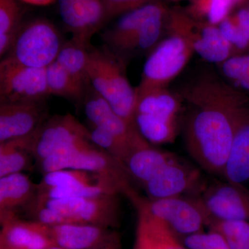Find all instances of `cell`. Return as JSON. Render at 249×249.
Returning <instances> with one entry per match:
<instances>
[{
  "instance_id": "obj_17",
  "label": "cell",
  "mask_w": 249,
  "mask_h": 249,
  "mask_svg": "<svg viewBox=\"0 0 249 249\" xmlns=\"http://www.w3.org/2000/svg\"><path fill=\"white\" fill-rule=\"evenodd\" d=\"M62 22L72 38L90 45V40L106 21L103 0H58Z\"/></svg>"
},
{
  "instance_id": "obj_37",
  "label": "cell",
  "mask_w": 249,
  "mask_h": 249,
  "mask_svg": "<svg viewBox=\"0 0 249 249\" xmlns=\"http://www.w3.org/2000/svg\"><path fill=\"white\" fill-rule=\"evenodd\" d=\"M89 249H123L120 234L111 230L102 242Z\"/></svg>"
},
{
  "instance_id": "obj_16",
  "label": "cell",
  "mask_w": 249,
  "mask_h": 249,
  "mask_svg": "<svg viewBox=\"0 0 249 249\" xmlns=\"http://www.w3.org/2000/svg\"><path fill=\"white\" fill-rule=\"evenodd\" d=\"M84 111L90 126L99 127L117 137L135 150L149 143L138 129L126 122L89 86L83 98Z\"/></svg>"
},
{
  "instance_id": "obj_6",
  "label": "cell",
  "mask_w": 249,
  "mask_h": 249,
  "mask_svg": "<svg viewBox=\"0 0 249 249\" xmlns=\"http://www.w3.org/2000/svg\"><path fill=\"white\" fill-rule=\"evenodd\" d=\"M105 194H124L131 201L137 196L107 175L86 170L65 169L45 174L37 184L35 199L89 197Z\"/></svg>"
},
{
  "instance_id": "obj_5",
  "label": "cell",
  "mask_w": 249,
  "mask_h": 249,
  "mask_svg": "<svg viewBox=\"0 0 249 249\" xmlns=\"http://www.w3.org/2000/svg\"><path fill=\"white\" fill-rule=\"evenodd\" d=\"M183 98L168 88L153 90L137 98L134 121L139 133L151 145L175 142Z\"/></svg>"
},
{
  "instance_id": "obj_2",
  "label": "cell",
  "mask_w": 249,
  "mask_h": 249,
  "mask_svg": "<svg viewBox=\"0 0 249 249\" xmlns=\"http://www.w3.org/2000/svg\"><path fill=\"white\" fill-rule=\"evenodd\" d=\"M168 11L155 0L122 15L101 36L104 48L124 62L134 54L150 53L166 30Z\"/></svg>"
},
{
  "instance_id": "obj_31",
  "label": "cell",
  "mask_w": 249,
  "mask_h": 249,
  "mask_svg": "<svg viewBox=\"0 0 249 249\" xmlns=\"http://www.w3.org/2000/svg\"><path fill=\"white\" fill-rule=\"evenodd\" d=\"M89 130L90 139L96 146L124 165V162L133 152L130 147L104 129L90 126Z\"/></svg>"
},
{
  "instance_id": "obj_25",
  "label": "cell",
  "mask_w": 249,
  "mask_h": 249,
  "mask_svg": "<svg viewBox=\"0 0 249 249\" xmlns=\"http://www.w3.org/2000/svg\"><path fill=\"white\" fill-rule=\"evenodd\" d=\"M90 45L71 38L65 42L56 61L75 79L85 86H89L88 67Z\"/></svg>"
},
{
  "instance_id": "obj_21",
  "label": "cell",
  "mask_w": 249,
  "mask_h": 249,
  "mask_svg": "<svg viewBox=\"0 0 249 249\" xmlns=\"http://www.w3.org/2000/svg\"><path fill=\"white\" fill-rule=\"evenodd\" d=\"M111 230L91 224L48 225V234L53 245L64 249L92 248L102 242Z\"/></svg>"
},
{
  "instance_id": "obj_39",
  "label": "cell",
  "mask_w": 249,
  "mask_h": 249,
  "mask_svg": "<svg viewBox=\"0 0 249 249\" xmlns=\"http://www.w3.org/2000/svg\"><path fill=\"white\" fill-rule=\"evenodd\" d=\"M237 88H240L241 89L249 91V76L242 78L235 83H232Z\"/></svg>"
},
{
  "instance_id": "obj_27",
  "label": "cell",
  "mask_w": 249,
  "mask_h": 249,
  "mask_svg": "<svg viewBox=\"0 0 249 249\" xmlns=\"http://www.w3.org/2000/svg\"><path fill=\"white\" fill-rule=\"evenodd\" d=\"M218 27L236 54L249 47L248 7L241 8L235 14L228 16Z\"/></svg>"
},
{
  "instance_id": "obj_15",
  "label": "cell",
  "mask_w": 249,
  "mask_h": 249,
  "mask_svg": "<svg viewBox=\"0 0 249 249\" xmlns=\"http://www.w3.org/2000/svg\"><path fill=\"white\" fill-rule=\"evenodd\" d=\"M204 183L198 168L178 158L165 166L143 187L149 199H160L190 193L196 196Z\"/></svg>"
},
{
  "instance_id": "obj_13",
  "label": "cell",
  "mask_w": 249,
  "mask_h": 249,
  "mask_svg": "<svg viewBox=\"0 0 249 249\" xmlns=\"http://www.w3.org/2000/svg\"><path fill=\"white\" fill-rule=\"evenodd\" d=\"M49 96L46 69L0 62V103L42 101Z\"/></svg>"
},
{
  "instance_id": "obj_1",
  "label": "cell",
  "mask_w": 249,
  "mask_h": 249,
  "mask_svg": "<svg viewBox=\"0 0 249 249\" xmlns=\"http://www.w3.org/2000/svg\"><path fill=\"white\" fill-rule=\"evenodd\" d=\"M192 106L183 127L187 151L205 171L222 177L233 137L234 114L247 96L212 73L178 93Z\"/></svg>"
},
{
  "instance_id": "obj_40",
  "label": "cell",
  "mask_w": 249,
  "mask_h": 249,
  "mask_svg": "<svg viewBox=\"0 0 249 249\" xmlns=\"http://www.w3.org/2000/svg\"><path fill=\"white\" fill-rule=\"evenodd\" d=\"M247 0H235L236 7L240 6L241 5L245 4Z\"/></svg>"
},
{
  "instance_id": "obj_33",
  "label": "cell",
  "mask_w": 249,
  "mask_h": 249,
  "mask_svg": "<svg viewBox=\"0 0 249 249\" xmlns=\"http://www.w3.org/2000/svg\"><path fill=\"white\" fill-rule=\"evenodd\" d=\"M181 241L187 249H230L223 236L211 229L186 236Z\"/></svg>"
},
{
  "instance_id": "obj_19",
  "label": "cell",
  "mask_w": 249,
  "mask_h": 249,
  "mask_svg": "<svg viewBox=\"0 0 249 249\" xmlns=\"http://www.w3.org/2000/svg\"><path fill=\"white\" fill-rule=\"evenodd\" d=\"M222 177L227 182L242 186L249 180V100L247 96L234 114L233 137Z\"/></svg>"
},
{
  "instance_id": "obj_14",
  "label": "cell",
  "mask_w": 249,
  "mask_h": 249,
  "mask_svg": "<svg viewBox=\"0 0 249 249\" xmlns=\"http://www.w3.org/2000/svg\"><path fill=\"white\" fill-rule=\"evenodd\" d=\"M197 197L210 219L249 222V193L242 186L227 182L204 183Z\"/></svg>"
},
{
  "instance_id": "obj_24",
  "label": "cell",
  "mask_w": 249,
  "mask_h": 249,
  "mask_svg": "<svg viewBox=\"0 0 249 249\" xmlns=\"http://www.w3.org/2000/svg\"><path fill=\"white\" fill-rule=\"evenodd\" d=\"M31 134L0 142V178L22 173L31 166L33 159L35 160L31 149Z\"/></svg>"
},
{
  "instance_id": "obj_32",
  "label": "cell",
  "mask_w": 249,
  "mask_h": 249,
  "mask_svg": "<svg viewBox=\"0 0 249 249\" xmlns=\"http://www.w3.org/2000/svg\"><path fill=\"white\" fill-rule=\"evenodd\" d=\"M22 24L17 0H0V35L16 37Z\"/></svg>"
},
{
  "instance_id": "obj_35",
  "label": "cell",
  "mask_w": 249,
  "mask_h": 249,
  "mask_svg": "<svg viewBox=\"0 0 249 249\" xmlns=\"http://www.w3.org/2000/svg\"><path fill=\"white\" fill-rule=\"evenodd\" d=\"M106 9V21L129 12L155 0H103Z\"/></svg>"
},
{
  "instance_id": "obj_12",
  "label": "cell",
  "mask_w": 249,
  "mask_h": 249,
  "mask_svg": "<svg viewBox=\"0 0 249 249\" xmlns=\"http://www.w3.org/2000/svg\"><path fill=\"white\" fill-rule=\"evenodd\" d=\"M88 140L89 128L67 114L47 119L31 134V149L39 163L55 152Z\"/></svg>"
},
{
  "instance_id": "obj_30",
  "label": "cell",
  "mask_w": 249,
  "mask_h": 249,
  "mask_svg": "<svg viewBox=\"0 0 249 249\" xmlns=\"http://www.w3.org/2000/svg\"><path fill=\"white\" fill-rule=\"evenodd\" d=\"M137 209L138 215L145 222L156 249H187L181 240L164 223L152 217L142 206H138Z\"/></svg>"
},
{
  "instance_id": "obj_3",
  "label": "cell",
  "mask_w": 249,
  "mask_h": 249,
  "mask_svg": "<svg viewBox=\"0 0 249 249\" xmlns=\"http://www.w3.org/2000/svg\"><path fill=\"white\" fill-rule=\"evenodd\" d=\"M119 195L105 194L89 197L37 199L29 205L33 220L47 225L91 224L107 229L119 226Z\"/></svg>"
},
{
  "instance_id": "obj_29",
  "label": "cell",
  "mask_w": 249,
  "mask_h": 249,
  "mask_svg": "<svg viewBox=\"0 0 249 249\" xmlns=\"http://www.w3.org/2000/svg\"><path fill=\"white\" fill-rule=\"evenodd\" d=\"M208 227L220 233L230 249H249V222L211 219Z\"/></svg>"
},
{
  "instance_id": "obj_23",
  "label": "cell",
  "mask_w": 249,
  "mask_h": 249,
  "mask_svg": "<svg viewBox=\"0 0 249 249\" xmlns=\"http://www.w3.org/2000/svg\"><path fill=\"white\" fill-rule=\"evenodd\" d=\"M37 193V185L25 174H11L0 178V216L16 214V210L29 206Z\"/></svg>"
},
{
  "instance_id": "obj_11",
  "label": "cell",
  "mask_w": 249,
  "mask_h": 249,
  "mask_svg": "<svg viewBox=\"0 0 249 249\" xmlns=\"http://www.w3.org/2000/svg\"><path fill=\"white\" fill-rule=\"evenodd\" d=\"M142 206L152 217L164 223L181 240L204 231L209 216L200 201L194 196H182L160 199H144L135 205Z\"/></svg>"
},
{
  "instance_id": "obj_41",
  "label": "cell",
  "mask_w": 249,
  "mask_h": 249,
  "mask_svg": "<svg viewBox=\"0 0 249 249\" xmlns=\"http://www.w3.org/2000/svg\"><path fill=\"white\" fill-rule=\"evenodd\" d=\"M47 249H64L62 248H60V247H57V246H52V247H51L50 248Z\"/></svg>"
},
{
  "instance_id": "obj_10",
  "label": "cell",
  "mask_w": 249,
  "mask_h": 249,
  "mask_svg": "<svg viewBox=\"0 0 249 249\" xmlns=\"http://www.w3.org/2000/svg\"><path fill=\"white\" fill-rule=\"evenodd\" d=\"M166 30L182 35L205 61L217 65L236 55L233 47L223 36L218 25L197 20L190 16L186 9H169Z\"/></svg>"
},
{
  "instance_id": "obj_22",
  "label": "cell",
  "mask_w": 249,
  "mask_h": 249,
  "mask_svg": "<svg viewBox=\"0 0 249 249\" xmlns=\"http://www.w3.org/2000/svg\"><path fill=\"white\" fill-rule=\"evenodd\" d=\"M177 159L178 157L171 152L147 144L134 150L124 162V166L131 178H135L143 186Z\"/></svg>"
},
{
  "instance_id": "obj_44",
  "label": "cell",
  "mask_w": 249,
  "mask_h": 249,
  "mask_svg": "<svg viewBox=\"0 0 249 249\" xmlns=\"http://www.w3.org/2000/svg\"><path fill=\"white\" fill-rule=\"evenodd\" d=\"M248 12H249V6L248 7Z\"/></svg>"
},
{
  "instance_id": "obj_26",
  "label": "cell",
  "mask_w": 249,
  "mask_h": 249,
  "mask_svg": "<svg viewBox=\"0 0 249 249\" xmlns=\"http://www.w3.org/2000/svg\"><path fill=\"white\" fill-rule=\"evenodd\" d=\"M49 95L73 101H83L88 87L80 83L56 61L46 68Z\"/></svg>"
},
{
  "instance_id": "obj_8",
  "label": "cell",
  "mask_w": 249,
  "mask_h": 249,
  "mask_svg": "<svg viewBox=\"0 0 249 249\" xmlns=\"http://www.w3.org/2000/svg\"><path fill=\"white\" fill-rule=\"evenodd\" d=\"M167 31L168 36L162 39L147 55L142 79L135 88L137 98L153 90L168 88L184 70L195 53L191 43L182 35Z\"/></svg>"
},
{
  "instance_id": "obj_43",
  "label": "cell",
  "mask_w": 249,
  "mask_h": 249,
  "mask_svg": "<svg viewBox=\"0 0 249 249\" xmlns=\"http://www.w3.org/2000/svg\"><path fill=\"white\" fill-rule=\"evenodd\" d=\"M168 1H180V0H168Z\"/></svg>"
},
{
  "instance_id": "obj_28",
  "label": "cell",
  "mask_w": 249,
  "mask_h": 249,
  "mask_svg": "<svg viewBox=\"0 0 249 249\" xmlns=\"http://www.w3.org/2000/svg\"><path fill=\"white\" fill-rule=\"evenodd\" d=\"M235 7V0H188L186 10L197 20L219 25Z\"/></svg>"
},
{
  "instance_id": "obj_38",
  "label": "cell",
  "mask_w": 249,
  "mask_h": 249,
  "mask_svg": "<svg viewBox=\"0 0 249 249\" xmlns=\"http://www.w3.org/2000/svg\"><path fill=\"white\" fill-rule=\"evenodd\" d=\"M26 4L34 5V6H47L53 2L55 0H20Z\"/></svg>"
},
{
  "instance_id": "obj_4",
  "label": "cell",
  "mask_w": 249,
  "mask_h": 249,
  "mask_svg": "<svg viewBox=\"0 0 249 249\" xmlns=\"http://www.w3.org/2000/svg\"><path fill=\"white\" fill-rule=\"evenodd\" d=\"M88 75L91 89L118 115L137 127L134 121L137 94L126 75L125 62L106 49L91 47Z\"/></svg>"
},
{
  "instance_id": "obj_18",
  "label": "cell",
  "mask_w": 249,
  "mask_h": 249,
  "mask_svg": "<svg viewBox=\"0 0 249 249\" xmlns=\"http://www.w3.org/2000/svg\"><path fill=\"white\" fill-rule=\"evenodd\" d=\"M48 119L45 101L0 103V142L31 135Z\"/></svg>"
},
{
  "instance_id": "obj_34",
  "label": "cell",
  "mask_w": 249,
  "mask_h": 249,
  "mask_svg": "<svg viewBox=\"0 0 249 249\" xmlns=\"http://www.w3.org/2000/svg\"><path fill=\"white\" fill-rule=\"evenodd\" d=\"M218 65L224 78L235 83L249 76V54H236Z\"/></svg>"
},
{
  "instance_id": "obj_36",
  "label": "cell",
  "mask_w": 249,
  "mask_h": 249,
  "mask_svg": "<svg viewBox=\"0 0 249 249\" xmlns=\"http://www.w3.org/2000/svg\"><path fill=\"white\" fill-rule=\"evenodd\" d=\"M133 249H156L142 218L138 215Z\"/></svg>"
},
{
  "instance_id": "obj_20",
  "label": "cell",
  "mask_w": 249,
  "mask_h": 249,
  "mask_svg": "<svg viewBox=\"0 0 249 249\" xmlns=\"http://www.w3.org/2000/svg\"><path fill=\"white\" fill-rule=\"evenodd\" d=\"M0 246L14 249H47L54 246L48 225L36 220H23L16 214L0 216Z\"/></svg>"
},
{
  "instance_id": "obj_42",
  "label": "cell",
  "mask_w": 249,
  "mask_h": 249,
  "mask_svg": "<svg viewBox=\"0 0 249 249\" xmlns=\"http://www.w3.org/2000/svg\"><path fill=\"white\" fill-rule=\"evenodd\" d=\"M0 249H14L10 248V247H1V246H0Z\"/></svg>"
},
{
  "instance_id": "obj_9",
  "label": "cell",
  "mask_w": 249,
  "mask_h": 249,
  "mask_svg": "<svg viewBox=\"0 0 249 249\" xmlns=\"http://www.w3.org/2000/svg\"><path fill=\"white\" fill-rule=\"evenodd\" d=\"M44 175L65 169L94 172L107 175L137 195L131 186V177L125 166L107 152L96 146L91 140L79 142L55 152L39 163Z\"/></svg>"
},
{
  "instance_id": "obj_7",
  "label": "cell",
  "mask_w": 249,
  "mask_h": 249,
  "mask_svg": "<svg viewBox=\"0 0 249 249\" xmlns=\"http://www.w3.org/2000/svg\"><path fill=\"white\" fill-rule=\"evenodd\" d=\"M64 43L52 22L41 18L32 19L22 23L12 47L1 61L46 69L56 60Z\"/></svg>"
}]
</instances>
